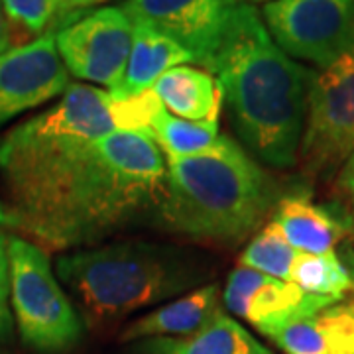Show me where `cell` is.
Returning <instances> with one entry per match:
<instances>
[{
    "mask_svg": "<svg viewBox=\"0 0 354 354\" xmlns=\"http://www.w3.org/2000/svg\"><path fill=\"white\" fill-rule=\"evenodd\" d=\"M106 97L71 83L46 113L0 136L6 223L38 246L97 242L162 203L164 153L153 140L113 130Z\"/></svg>",
    "mask_w": 354,
    "mask_h": 354,
    "instance_id": "cell-1",
    "label": "cell"
},
{
    "mask_svg": "<svg viewBox=\"0 0 354 354\" xmlns=\"http://www.w3.org/2000/svg\"><path fill=\"white\" fill-rule=\"evenodd\" d=\"M207 71L248 152L279 169L295 164L315 69L279 50L256 6L239 2Z\"/></svg>",
    "mask_w": 354,
    "mask_h": 354,
    "instance_id": "cell-2",
    "label": "cell"
},
{
    "mask_svg": "<svg viewBox=\"0 0 354 354\" xmlns=\"http://www.w3.org/2000/svg\"><path fill=\"white\" fill-rule=\"evenodd\" d=\"M272 177L228 136H218L207 152L167 158L160 223L167 230L234 246L278 205Z\"/></svg>",
    "mask_w": 354,
    "mask_h": 354,
    "instance_id": "cell-3",
    "label": "cell"
},
{
    "mask_svg": "<svg viewBox=\"0 0 354 354\" xmlns=\"http://www.w3.org/2000/svg\"><path fill=\"white\" fill-rule=\"evenodd\" d=\"M55 268L88 325L95 327L197 290V283L211 276L197 254L146 241L113 242L65 254Z\"/></svg>",
    "mask_w": 354,
    "mask_h": 354,
    "instance_id": "cell-4",
    "label": "cell"
},
{
    "mask_svg": "<svg viewBox=\"0 0 354 354\" xmlns=\"http://www.w3.org/2000/svg\"><path fill=\"white\" fill-rule=\"evenodd\" d=\"M10 304L22 341L38 353H65L81 339V321L55 279L46 250L24 236H8Z\"/></svg>",
    "mask_w": 354,
    "mask_h": 354,
    "instance_id": "cell-5",
    "label": "cell"
},
{
    "mask_svg": "<svg viewBox=\"0 0 354 354\" xmlns=\"http://www.w3.org/2000/svg\"><path fill=\"white\" fill-rule=\"evenodd\" d=\"M354 153V48L313 73L297 160L307 177L329 176Z\"/></svg>",
    "mask_w": 354,
    "mask_h": 354,
    "instance_id": "cell-6",
    "label": "cell"
},
{
    "mask_svg": "<svg viewBox=\"0 0 354 354\" xmlns=\"http://www.w3.org/2000/svg\"><path fill=\"white\" fill-rule=\"evenodd\" d=\"M262 20L279 50L317 69L354 48V0H272Z\"/></svg>",
    "mask_w": 354,
    "mask_h": 354,
    "instance_id": "cell-7",
    "label": "cell"
},
{
    "mask_svg": "<svg viewBox=\"0 0 354 354\" xmlns=\"http://www.w3.org/2000/svg\"><path fill=\"white\" fill-rule=\"evenodd\" d=\"M134 41V24L120 6L83 14L55 32V48L67 73L113 88L124 73Z\"/></svg>",
    "mask_w": 354,
    "mask_h": 354,
    "instance_id": "cell-8",
    "label": "cell"
},
{
    "mask_svg": "<svg viewBox=\"0 0 354 354\" xmlns=\"http://www.w3.org/2000/svg\"><path fill=\"white\" fill-rule=\"evenodd\" d=\"M239 0H124L122 12L134 26H148L174 39L209 67Z\"/></svg>",
    "mask_w": 354,
    "mask_h": 354,
    "instance_id": "cell-9",
    "label": "cell"
},
{
    "mask_svg": "<svg viewBox=\"0 0 354 354\" xmlns=\"http://www.w3.org/2000/svg\"><path fill=\"white\" fill-rule=\"evenodd\" d=\"M69 85L53 32L0 53V128L18 114L62 97Z\"/></svg>",
    "mask_w": 354,
    "mask_h": 354,
    "instance_id": "cell-10",
    "label": "cell"
},
{
    "mask_svg": "<svg viewBox=\"0 0 354 354\" xmlns=\"http://www.w3.org/2000/svg\"><path fill=\"white\" fill-rule=\"evenodd\" d=\"M272 223L297 252L329 254L351 232V225L307 193H291L276 205Z\"/></svg>",
    "mask_w": 354,
    "mask_h": 354,
    "instance_id": "cell-11",
    "label": "cell"
},
{
    "mask_svg": "<svg viewBox=\"0 0 354 354\" xmlns=\"http://www.w3.org/2000/svg\"><path fill=\"white\" fill-rule=\"evenodd\" d=\"M288 354H354V304H335L268 335Z\"/></svg>",
    "mask_w": 354,
    "mask_h": 354,
    "instance_id": "cell-12",
    "label": "cell"
},
{
    "mask_svg": "<svg viewBox=\"0 0 354 354\" xmlns=\"http://www.w3.org/2000/svg\"><path fill=\"white\" fill-rule=\"evenodd\" d=\"M221 311V288L216 283H207L136 319L122 330L120 341L136 342L156 337H185L201 330Z\"/></svg>",
    "mask_w": 354,
    "mask_h": 354,
    "instance_id": "cell-13",
    "label": "cell"
},
{
    "mask_svg": "<svg viewBox=\"0 0 354 354\" xmlns=\"http://www.w3.org/2000/svg\"><path fill=\"white\" fill-rule=\"evenodd\" d=\"M132 354H272V351L239 321L221 311L197 333L138 341L132 346Z\"/></svg>",
    "mask_w": 354,
    "mask_h": 354,
    "instance_id": "cell-14",
    "label": "cell"
},
{
    "mask_svg": "<svg viewBox=\"0 0 354 354\" xmlns=\"http://www.w3.org/2000/svg\"><path fill=\"white\" fill-rule=\"evenodd\" d=\"M183 64H193V57L179 44L148 26H134V41L124 73L113 88H109V95L122 99L144 93L152 88L165 71Z\"/></svg>",
    "mask_w": 354,
    "mask_h": 354,
    "instance_id": "cell-15",
    "label": "cell"
},
{
    "mask_svg": "<svg viewBox=\"0 0 354 354\" xmlns=\"http://www.w3.org/2000/svg\"><path fill=\"white\" fill-rule=\"evenodd\" d=\"M337 301L339 299L307 293L291 281L264 276L260 286L252 291L242 319H246L254 329L268 337L272 330L283 327L286 323L315 315Z\"/></svg>",
    "mask_w": 354,
    "mask_h": 354,
    "instance_id": "cell-16",
    "label": "cell"
},
{
    "mask_svg": "<svg viewBox=\"0 0 354 354\" xmlns=\"http://www.w3.org/2000/svg\"><path fill=\"white\" fill-rule=\"evenodd\" d=\"M153 93L164 109L183 120H216L221 111V88L207 69L177 65L153 83Z\"/></svg>",
    "mask_w": 354,
    "mask_h": 354,
    "instance_id": "cell-17",
    "label": "cell"
},
{
    "mask_svg": "<svg viewBox=\"0 0 354 354\" xmlns=\"http://www.w3.org/2000/svg\"><path fill=\"white\" fill-rule=\"evenodd\" d=\"M218 120H183L171 116L167 111L156 118L152 140L162 146L165 158H185L207 152L218 140Z\"/></svg>",
    "mask_w": 354,
    "mask_h": 354,
    "instance_id": "cell-18",
    "label": "cell"
},
{
    "mask_svg": "<svg viewBox=\"0 0 354 354\" xmlns=\"http://www.w3.org/2000/svg\"><path fill=\"white\" fill-rule=\"evenodd\" d=\"M290 281L313 295H325L341 301L346 291L353 290V281L335 250L329 254H304L291 266Z\"/></svg>",
    "mask_w": 354,
    "mask_h": 354,
    "instance_id": "cell-19",
    "label": "cell"
},
{
    "mask_svg": "<svg viewBox=\"0 0 354 354\" xmlns=\"http://www.w3.org/2000/svg\"><path fill=\"white\" fill-rule=\"evenodd\" d=\"M295 258H297V250L283 239L281 230L270 221L246 244L244 252L239 258V264L266 274L270 278L290 281L291 266Z\"/></svg>",
    "mask_w": 354,
    "mask_h": 354,
    "instance_id": "cell-20",
    "label": "cell"
},
{
    "mask_svg": "<svg viewBox=\"0 0 354 354\" xmlns=\"http://www.w3.org/2000/svg\"><path fill=\"white\" fill-rule=\"evenodd\" d=\"M106 106H109V116L113 120V127L118 128L120 132L140 134L150 140H152L153 122L164 111V104L153 93V88H148L132 97H122V99H114L109 95Z\"/></svg>",
    "mask_w": 354,
    "mask_h": 354,
    "instance_id": "cell-21",
    "label": "cell"
},
{
    "mask_svg": "<svg viewBox=\"0 0 354 354\" xmlns=\"http://www.w3.org/2000/svg\"><path fill=\"white\" fill-rule=\"evenodd\" d=\"M10 22L14 44L24 46L26 39H36L53 32L57 18V0H0Z\"/></svg>",
    "mask_w": 354,
    "mask_h": 354,
    "instance_id": "cell-22",
    "label": "cell"
},
{
    "mask_svg": "<svg viewBox=\"0 0 354 354\" xmlns=\"http://www.w3.org/2000/svg\"><path fill=\"white\" fill-rule=\"evenodd\" d=\"M266 274H260L256 270L239 266L236 270H232V274L228 276L225 291L221 295L223 304L232 315L244 317L246 304L252 295V291L260 286V281L264 279Z\"/></svg>",
    "mask_w": 354,
    "mask_h": 354,
    "instance_id": "cell-23",
    "label": "cell"
},
{
    "mask_svg": "<svg viewBox=\"0 0 354 354\" xmlns=\"http://www.w3.org/2000/svg\"><path fill=\"white\" fill-rule=\"evenodd\" d=\"M8 239L0 241V342L10 341L14 329L10 311V264H8Z\"/></svg>",
    "mask_w": 354,
    "mask_h": 354,
    "instance_id": "cell-24",
    "label": "cell"
},
{
    "mask_svg": "<svg viewBox=\"0 0 354 354\" xmlns=\"http://www.w3.org/2000/svg\"><path fill=\"white\" fill-rule=\"evenodd\" d=\"M339 187L344 199L351 205V211L354 213V153L344 162L339 174Z\"/></svg>",
    "mask_w": 354,
    "mask_h": 354,
    "instance_id": "cell-25",
    "label": "cell"
},
{
    "mask_svg": "<svg viewBox=\"0 0 354 354\" xmlns=\"http://www.w3.org/2000/svg\"><path fill=\"white\" fill-rule=\"evenodd\" d=\"M342 246L341 250L335 254L339 256V260L342 262V266L346 268L348 276H351V281H353V290H354V236H344L342 239Z\"/></svg>",
    "mask_w": 354,
    "mask_h": 354,
    "instance_id": "cell-26",
    "label": "cell"
},
{
    "mask_svg": "<svg viewBox=\"0 0 354 354\" xmlns=\"http://www.w3.org/2000/svg\"><path fill=\"white\" fill-rule=\"evenodd\" d=\"M12 48H16L12 28H10V22H8L4 8H2V2H0V53L12 50Z\"/></svg>",
    "mask_w": 354,
    "mask_h": 354,
    "instance_id": "cell-27",
    "label": "cell"
},
{
    "mask_svg": "<svg viewBox=\"0 0 354 354\" xmlns=\"http://www.w3.org/2000/svg\"><path fill=\"white\" fill-rule=\"evenodd\" d=\"M6 227H8V223H6V213H4V207H2V203H0V241L8 239Z\"/></svg>",
    "mask_w": 354,
    "mask_h": 354,
    "instance_id": "cell-28",
    "label": "cell"
},
{
    "mask_svg": "<svg viewBox=\"0 0 354 354\" xmlns=\"http://www.w3.org/2000/svg\"><path fill=\"white\" fill-rule=\"evenodd\" d=\"M101 2H106V0H88V4H91V6H95V4H101Z\"/></svg>",
    "mask_w": 354,
    "mask_h": 354,
    "instance_id": "cell-29",
    "label": "cell"
},
{
    "mask_svg": "<svg viewBox=\"0 0 354 354\" xmlns=\"http://www.w3.org/2000/svg\"><path fill=\"white\" fill-rule=\"evenodd\" d=\"M250 2H264V4H268V2H272V0H248V4Z\"/></svg>",
    "mask_w": 354,
    "mask_h": 354,
    "instance_id": "cell-30",
    "label": "cell"
}]
</instances>
